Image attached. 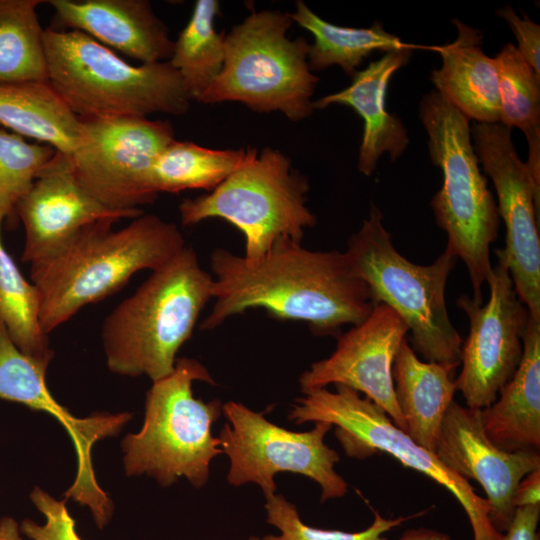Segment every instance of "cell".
Returning a JSON list of instances; mask_svg holds the SVG:
<instances>
[{
    "mask_svg": "<svg viewBox=\"0 0 540 540\" xmlns=\"http://www.w3.org/2000/svg\"><path fill=\"white\" fill-rule=\"evenodd\" d=\"M453 367L422 361L404 339L395 355L392 376L406 433L435 453L445 414L457 392Z\"/></svg>",
    "mask_w": 540,
    "mask_h": 540,
    "instance_id": "obj_23",
    "label": "cell"
},
{
    "mask_svg": "<svg viewBox=\"0 0 540 540\" xmlns=\"http://www.w3.org/2000/svg\"><path fill=\"white\" fill-rule=\"evenodd\" d=\"M487 279L486 304L462 294L457 306L469 320V334L461 348L462 369L455 379L466 406L484 409L498 397L517 370L523 355L522 334L529 319L518 297L508 267L497 258Z\"/></svg>",
    "mask_w": 540,
    "mask_h": 540,
    "instance_id": "obj_14",
    "label": "cell"
},
{
    "mask_svg": "<svg viewBox=\"0 0 540 540\" xmlns=\"http://www.w3.org/2000/svg\"><path fill=\"white\" fill-rule=\"evenodd\" d=\"M246 149H210L190 141H172L151 169L154 190L177 193L216 188L245 161Z\"/></svg>",
    "mask_w": 540,
    "mask_h": 540,
    "instance_id": "obj_27",
    "label": "cell"
},
{
    "mask_svg": "<svg viewBox=\"0 0 540 540\" xmlns=\"http://www.w3.org/2000/svg\"><path fill=\"white\" fill-rule=\"evenodd\" d=\"M56 153L50 145L0 130V213L5 218L14 219L18 200Z\"/></svg>",
    "mask_w": 540,
    "mask_h": 540,
    "instance_id": "obj_31",
    "label": "cell"
},
{
    "mask_svg": "<svg viewBox=\"0 0 540 540\" xmlns=\"http://www.w3.org/2000/svg\"><path fill=\"white\" fill-rule=\"evenodd\" d=\"M0 213V320L13 343L26 355L50 363L53 350L41 326L37 288L20 272L1 239Z\"/></svg>",
    "mask_w": 540,
    "mask_h": 540,
    "instance_id": "obj_30",
    "label": "cell"
},
{
    "mask_svg": "<svg viewBox=\"0 0 540 540\" xmlns=\"http://www.w3.org/2000/svg\"><path fill=\"white\" fill-rule=\"evenodd\" d=\"M512 129L476 122L471 137L479 163L493 182L499 218L504 222L505 246L496 250L515 291L534 319L540 320V190L515 149Z\"/></svg>",
    "mask_w": 540,
    "mask_h": 540,
    "instance_id": "obj_13",
    "label": "cell"
},
{
    "mask_svg": "<svg viewBox=\"0 0 540 540\" xmlns=\"http://www.w3.org/2000/svg\"><path fill=\"white\" fill-rule=\"evenodd\" d=\"M372 205L369 217L348 240L346 255L368 285L374 305L394 310L411 333L412 349L427 362L457 368L463 339L452 324L445 289L457 258L447 250L431 264L418 265L397 251Z\"/></svg>",
    "mask_w": 540,
    "mask_h": 540,
    "instance_id": "obj_6",
    "label": "cell"
},
{
    "mask_svg": "<svg viewBox=\"0 0 540 540\" xmlns=\"http://www.w3.org/2000/svg\"><path fill=\"white\" fill-rule=\"evenodd\" d=\"M81 120V138L70 158L80 185L106 208L143 214L158 193L151 169L160 153L175 140L168 120L112 117Z\"/></svg>",
    "mask_w": 540,
    "mask_h": 540,
    "instance_id": "obj_12",
    "label": "cell"
},
{
    "mask_svg": "<svg viewBox=\"0 0 540 540\" xmlns=\"http://www.w3.org/2000/svg\"><path fill=\"white\" fill-rule=\"evenodd\" d=\"M413 50L385 53L365 69L357 71L347 88L313 101L314 110L341 104L354 109L363 119L358 170L365 176L375 171L384 153L395 161L409 144L407 130L400 118L386 110V93L390 79L409 62Z\"/></svg>",
    "mask_w": 540,
    "mask_h": 540,
    "instance_id": "obj_20",
    "label": "cell"
},
{
    "mask_svg": "<svg viewBox=\"0 0 540 540\" xmlns=\"http://www.w3.org/2000/svg\"><path fill=\"white\" fill-rule=\"evenodd\" d=\"M540 504L516 508L504 540H540L538 523Z\"/></svg>",
    "mask_w": 540,
    "mask_h": 540,
    "instance_id": "obj_35",
    "label": "cell"
},
{
    "mask_svg": "<svg viewBox=\"0 0 540 540\" xmlns=\"http://www.w3.org/2000/svg\"><path fill=\"white\" fill-rule=\"evenodd\" d=\"M48 365L24 354L12 343L0 345V399L47 412L66 429L76 451L77 472L65 495L87 506L96 525L102 529L111 519L113 504L96 481L92 448L98 441L119 434L132 415L101 412L85 418L73 416L54 399L47 387Z\"/></svg>",
    "mask_w": 540,
    "mask_h": 540,
    "instance_id": "obj_15",
    "label": "cell"
},
{
    "mask_svg": "<svg viewBox=\"0 0 540 540\" xmlns=\"http://www.w3.org/2000/svg\"><path fill=\"white\" fill-rule=\"evenodd\" d=\"M398 540H452L443 532L428 528L410 529L405 531Z\"/></svg>",
    "mask_w": 540,
    "mask_h": 540,
    "instance_id": "obj_37",
    "label": "cell"
},
{
    "mask_svg": "<svg viewBox=\"0 0 540 540\" xmlns=\"http://www.w3.org/2000/svg\"><path fill=\"white\" fill-rule=\"evenodd\" d=\"M212 285V275L187 245L151 271L103 322L108 369L122 376H147L152 382L171 374L179 349L212 299Z\"/></svg>",
    "mask_w": 540,
    "mask_h": 540,
    "instance_id": "obj_3",
    "label": "cell"
},
{
    "mask_svg": "<svg viewBox=\"0 0 540 540\" xmlns=\"http://www.w3.org/2000/svg\"><path fill=\"white\" fill-rule=\"evenodd\" d=\"M419 117L428 135L432 163L443 184L433 195L435 221L447 236L445 250L465 264L475 302L491 271L490 246L500 226L496 200L472 145L470 120L439 92L424 95Z\"/></svg>",
    "mask_w": 540,
    "mask_h": 540,
    "instance_id": "obj_5",
    "label": "cell"
},
{
    "mask_svg": "<svg viewBox=\"0 0 540 540\" xmlns=\"http://www.w3.org/2000/svg\"><path fill=\"white\" fill-rule=\"evenodd\" d=\"M408 332V326L394 310L384 304L375 305L363 322L341 333L330 356L314 362L301 374L302 393L330 384L348 386L363 393L406 431L396 400L392 367Z\"/></svg>",
    "mask_w": 540,
    "mask_h": 540,
    "instance_id": "obj_16",
    "label": "cell"
},
{
    "mask_svg": "<svg viewBox=\"0 0 540 540\" xmlns=\"http://www.w3.org/2000/svg\"><path fill=\"white\" fill-rule=\"evenodd\" d=\"M219 8L217 0H197L174 41L168 62L180 74L191 100L199 101L224 64V34L215 29Z\"/></svg>",
    "mask_w": 540,
    "mask_h": 540,
    "instance_id": "obj_29",
    "label": "cell"
},
{
    "mask_svg": "<svg viewBox=\"0 0 540 540\" xmlns=\"http://www.w3.org/2000/svg\"><path fill=\"white\" fill-rule=\"evenodd\" d=\"M523 355L497 399L481 410L487 437L508 451L540 448V320L529 314L522 334Z\"/></svg>",
    "mask_w": 540,
    "mask_h": 540,
    "instance_id": "obj_22",
    "label": "cell"
},
{
    "mask_svg": "<svg viewBox=\"0 0 540 540\" xmlns=\"http://www.w3.org/2000/svg\"><path fill=\"white\" fill-rule=\"evenodd\" d=\"M48 83L79 118L181 116L191 98L168 61L134 66L75 30L46 28Z\"/></svg>",
    "mask_w": 540,
    "mask_h": 540,
    "instance_id": "obj_4",
    "label": "cell"
},
{
    "mask_svg": "<svg viewBox=\"0 0 540 540\" xmlns=\"http://www.w3.org/2000/svg\"><path fill=\"white\" fill-rule=\"evenodd\" d=\"M289 14L293 22L314 37L308 51V65L312 72L338 65L352 77L364 59L374 51L388 53L423 48L403 42L398 36L387 32L378 21L365 28L332 24L318 16L301 0L296 2L295 11Z\"/></svg>",
    "mask_w": 540,
    "mask_h": 540,
    "instance_id": "obj_25",
    "label": "cell"
},
{
    "mask_svg": "<svg viewBox=\"0 0 540 540\" xmlns=\"http://www.w3.org/2000/svg\"><path fill=\"white\" fill-rule=\"evenodd\" d=\"M513 503L516 508L540 504V468L520 481L514 493Z\"/></svg>",
    "mask_w": 540,
    "mask_h": 540,
    "instance_id": "obj_36",
    "label": "cell"
},
{
    "mask_svg": "<svg viewBox=\"0 0 540 540\" xmlns=\"http://www.w3.org/2000/svg\"><path fill=\"white\" fill-rule=\"evenodd\" d=\"M494 60L499 84V122L524 133L528 143L526 165L540 190V76L511 43L503 46Z\"/></svg>",
    "mask_w": 540,
    "mask_h": 540,
    "instance_id": "obj_26",
    "label": "cell"
},
{
    "mask_svg": "<svg viewBox=\"0 0 540 540\" xmlns=\"http://www.w3.org/2000/svg\"><path fill=\"white\" fill-rule=\"evenodd\" d=\"M267 522L280 530V535L251 536L248 540H387L384 534L407 520L424 514L384 518L374 510L372 524L359 532L326 530L306 525L296 506L280 494L266 498Z\"/></svg>",
    "mask_w": 540,
    "mask_h": 540,
    "instance_id": "obj_32",
    "label": "cell"
},
{
    "mask_svg": "<svg viewBox=\"0 0 540 540\" xmlns=\"http://www.w3.org/2000/svg\"><path fill=\"white\" fill-rule=\"evenodd\" d=\"M222 413L228 423L218 438L230 460L229 484L255 483L267 498L276 492L275 474L291 472L319 484L321 501L347 493L346 481L334 469L339 454L324 442L330 423L319 421L309 431L294 432L235 401L223 404Z\"/></svg>",
    "mask_w": 540,
    "mask_h": 540,
    "instance_id": "obj_11",
    "label": "cell"
},
{
    "mask_svg": "<svg viewBox=\"0 0 540 540\" xmlns=\"http://www.w3.org/2000/svg\"><path fill=\"white\" fill-rule=\"evenodd\" d=\"M30 499L46 521L40 525L31 519L23 520L19 525L22 535L29 540H81L65 501L55 499L39 487H34Z\"/></svg>",
    "mask_w": 540,
    "mask_h": 540,
    "instance_id": "obj_33",
    "label": "cell"
},
{
    "mask_svg": "<svg viewBox=\"0 0 540 540\" xmlns=\"http://www.w3.org/2000/svg\"><path fill=\"white\" fill-rule=\"evenodd\" d=\"M293 21L280 10L252 11L224 34L221 72L198 102H240L259 113L279 111L298 122L313 111L319 82L308 65L305 37L291 40Z\"/></svg>",
    "mask_w": 540,
    "mask_h": 540,
    "instance_id": "obj_8",
    "label": "cell"
},
{
    "mask_svg": "<svg viewBox=\"0 0 540 540\" xmlns=\"http://www.w3.org/2000/svg\"><path fill=\"white\" fill-rule=\"evenodd\" d=\"M496 14L508 23L516 37L518 52L540 76V26L524 13L519 17L508 4Z\"/></svg>",
    "mask_w": 540,
    "mask_h": 540,
    "instance_id": "obj_34",
    "label": "cell"
},
{
    "mask_svg": "<svg viewBox=\"0 0 540 540\" xmlns=\"http://www.w3.org/2000/svg\"><path fill=\"white\" fill-rule=\"evenodd\" d=\"M115 223L89 225L50 256L30 264L46 334L120 290L137 272L161 267L186 246L178 226L154 214H141L118 230H113Z\"/></svg>",
    "mask_w": 540,
    "mask_h": 540,
    "instance_id": "obj_2",
    "label": "cell"
},
{
    "mask_svg": "<svg viewBox=\"0 0 540 540\" xmlns=\"http://www.w3.org/2000/svg\"><path fill=\"white\" fill-rule=\"evenodd\" d=\"M210 267L214 304L201 330L260 308L280 320L303 321L316 336L338 338L344 325L360 324L375 306L345 251L309 250L284 239L257 259L215 249Z\"/></svg>",
    "mask_w": 540,
    "mask_h": 540,
    "instance_id": "obj_1",
    "label": "cell"
},
{
    "mask_svg": "<svg viewBox=\"0 0 540 540\" xmlns=\"http://www.w3.org/2000/svg\"><path fill=\"white\" fill-rule=\"evenodd\" d=\"M455 40L427 47L437 52L442 63L430 79L439 92L469 120L497 123L500 120L498 72L494 58L482 49V32L459 19Z\"/></svg>",
    "mask_w": 540,
    "mask_h": 540,
    "instance_id": "obj_21",
    "label": "cell"
},
{
    "mask_svg": "<svg viewBox=\"0 0 540 540\" xmlns=\"http://www.w3.org/2000/svg\"><path fill=\"white\" fill-rule=\"evenodd\" d=\"M435 454L453 472L481 485L492 524L503 534L516 511L513 498L518 484L540 468L538 451L508 452L497 447L485 433L481 410L455 400L445 414Z\"/></svg>",
    "mask_w": 540,
    "mask_h": 540,
    "instance_id": "obj_17",
    "label": "cell"
},
{
    "mask_svg": "<svg viewBox=\"0 0 540 540\" xmlns=\"http://www.w3.org/2000/svg\"><path fill=\"white\" fill-rule=\"evenodd\" d=\"M214 384L207 368L192 358H179L168 376L153 382L145 402V417L137 433L121 442L128 476L148 475L162 487L185 477L195 488L209 478L210 462L224 454L211 427L222 414V402L195 398L192 384Z\"/></svg>",
    "mask_w": 540,
    "mask_h": 540,
    "instance_id": "obj_7",
    "label": "cell"
},
{
    "mask_svg": "<svg viewBox=\"0 0 540 540\" xmlns=\"http://www.w3.org/2000/svg\"><path fill=\"white\" fill-rule=\"evenodd\" d=\"M308 179L281 151L247 148L242 165L212 191L179 204L181 223L219 218L244 236L247 259H257L277 242H302L315 215L307 206Z\"/></svg>",
    "mask_w": 540,
    "mask_h": 540,
    "instance_id": "obj_9",
    "label": "cell"
},
{
    "mask_svg": "<svg viewBox=\"0 0 540 540\" xmlns=\"http://www.w3.org/2000/svg\"><path fill=\"white\" fill-rule=\"evenodd\" d=\"M43 0H0V84L48 82L37 7Z\"/></svg>",
    "mask_w": 540,
    "mask_h": 540,
    "instance_id": "obj_28",
    "label": "cell"
},
{
    "mask_svg": "<svg viewBox=\"0 0 540 540\" xmlns=\"http://www.w3.org/2000/svg\"><path fill=\"white\" fill-rule=\"evenodd\" d=\"M0 126L70 156L81 138V120L48 82L0 84Z\"/></svg>",
    "mask_w": 540,
    "mask_h": 540,
    "instance_id": "obj_24",
    "label": "cell"
},
{
    "mask_svg": "<svg viewBox=\"0 0 540 540\" xmlns=\"http://www.w3.org/2000/svg\"><path fill=\"white\" fill-rule=\"evenodd\" d=\"M0 540H25L22 537L19 524L12 517L0 519Z\"/></svg>",
    "mask_w": 540,
    "mask_h": 540,
    "instance_id": "obj_38",
    "label": "cell"
},
{
    "mask_svg": "<svg viewBox=\"0 0 540 540\" xmlns=\"http://www.w3.org/2000/svg\"><path fill=\"white\" fill-rule=\"evenodd\" d=\"M62 30L80 31L142 64L169 61L174 48L166 25L147 0H49Z\"/></svg>",
    "mask_w": 540,
    "mask_h": 540,
    "instance_id": "obj_19",
    "label": "cell"
},
{
    "mask_svg": "<svg viewBox=\"0 0 540 540\" xmlns=\"http://www.w3.org/2000/svg\"><path fill=\"white\" fill-rule=\"evenodd\" d=\"M297 398L288 419L296 424L327 422L336 426L335 435L346 454L364 458L376 451L387 453L447 489L465 511L473 540H504L492 524L491 508L468 480L444 465L436 454L417 444L397 427L369 398L341 384L335 391L309 390Z\"/></svg>",
    "mask_w": 540,
    "mask_h": 540,
    "instance_id": "obj_10",
    "label": "cell"
},
{
    "mask_svg": "<svg viewBox=\"0 0 540 540\" xmlns=\"http://www.w3.org/2000/svg\"><path fill=\"white\" fill-rule=\"evenodd\" d=\"M25 232L21 260L44 259L89 225L133 219L141 214L113 211L94 199L77 181L70 158L57 152L15 206Z\"/></svg>",
    "mask_w": 540,
    "mask_h": 540,
    "instance_id": "obj_18",
    "label": "cell"
}]
</instances>
